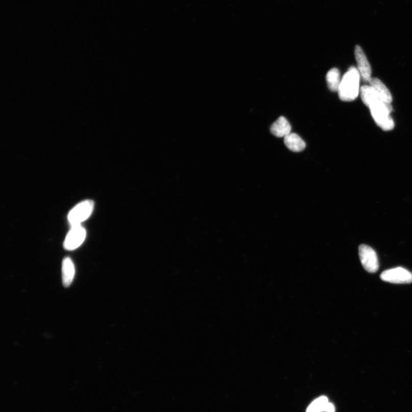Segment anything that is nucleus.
Here are the masks:
<instances>
[{
    "label": "nucleus",
    "mask_w": 412,
    "mask_h": 412,
    "mask_svg": "<svg viewBox=\"0 0 412 412\" xmlns=\"http://www.w3.org/2000/svg\"><path fill=\"white\" fill-rule=\"evenodd\" d=\"M360 78V74L357 68L352 66L348 69L342 79L338 90L341 100L350 102L357 98L360 91L359 89Z\"/></svg>",
    "instance_id": "1"
},
{
    "label": "nucleus",
    "mask_w": 412,
    "mask_h": 412,
    "mask_svg": "<svg viewBox=\"0 0 412 412\" xmlns=\"http://www.w3.org/2000/svg\"><path fill=\"white\" fill-rule=\"evenodd\" d=\"M369 108L374 120L381 129L385 131L394 129L395 123L390 115L392 111L391 104L378 101Z\"/></svg>",
    "instance_id": "2"
},
{
    "label": "nucleus",
    "mask_w": 412,
    "mask_h": 412,
    "mask_svg": "<svg viewBox=\"0 0 412 412\" xmlns=\"http://www.w3.org/2000/svg\"><path fill=\"white\" fill-rule=\"evenodd\" d=\"M94 202L86 200L80 202L70 211L68 220L71 226L81 225L91 215L93 210Z\"/></svg>",
    "instance_id": "3"
},
{
    "label": "nucleus",
    "mask_w": 412,
    "mask_h": 412,
    "mask_svg": "<svg viewBox=\"0 0 412 412\" xmlns=\"http://www.w3.org/2000/svg\"><path fill=\"white\" fill-rule=\"evenodd\" d=\"M359 257L361 263L366 271L374 273L378 271L379 268L377 255L375 250L366 245L359 246Z\"/></svg>",
    "instance_id": "4"
},
{
    "label": "nucleus",
    "mask_w": 412,
    "mask_h": 412,
    "mask_svg": "<svg viewBox=\"0 0 412 412\" xmlns=\"http://www.w3.org/2000/svg\"><path fill=\"white\" fill-rule=\"evenodd\" d=\"M86 230L81 225L72 226L64 243V248L67 250H74L80 247L86 237Z\"/></svg>",
    "instance_id": "5"
},
{
    "label": "nucleus",
    "mask_w": 412,
    "mask_h": 412,
    "mask_svg": "<svg viewBox=\"0 0 412 412\" xmlns=\"http://www.w3.org/2000/svg\"><path fill=\"white\" fill-rule=\"evenodd\" d=\"M382 281L397 284L412 282V274L404 268H396L387 270L380 276Z\"/></svg>",
    "instance_id": "6"
},
{
    "label": "nucleus",
    "mask_w": 412,
    "mask_h": 412,
    "mask_svg": "<svg viewBox=\"0 0 412 412\" xmlns=\"http://www.w3.org/2000/svg\"><path fill=\"white\" fill-rule=\"evenodd\" d=\"M355 58L357 63L358 70L360 74L361 78L364 82L370 83L372 70L370 64L367 58L362 49L359 45H356L354 50Z\"/></svg>",
    "instance_id": "7"
},
{
    "label": "nucleus",
    "mask_w": 412,
    "mask_h": 412,
    "mask_svg": "<svg viewBox=\"0 0 412 412\" xmlns=\"http://www.w3.org/2000/svg\"><path fill=\"white\" fill-rule=\"evenodd\" d=\"M291 130L290 123L283 116L279 117L271 127L272 134L278 137H285L291 133Z\"/></svg>",
    "instance_id": "8"
},
{
    "label": "nucleus",
    "mask_w": 412,
    "mask_h": 412,
    "mask_svg": "<svg viewBox=\"0 0 412 412\" xmlns=\"http://www.w3.org/2000/svg\"><path fill=\"white\" fill-rule=\"evenodd\" d=\"M369 83H370V86L375 90L380 101L388 104L392 103V94L380 80L377 78H372Z\"/></svg>",
    "instance_id": "9"
},
{
    "label": "nucleus",
    "mask_w": 412,
    "mask_h": 412,
    "mask_svg": "<svg viewBox=\"0 0 412 412\" xmlns=\"http://www.w3.org/2000/svg\"><path fill=\"white\" fill-rule=\"evenodd\" d=\"M75 269L72 260L66 257L62 263V281L64 287H68L72 283L75 277Z\"/></svg>",
    "instance_id": "10"
},
{
    "label": "nucleus",
    "mask_w": 412,
    "mask_h": 412,
    "mask_svg": "<svg viewBox=\"0 0 412 412\" xmlns=\"http://www.w3.org/2000/svg\"><path fill=\"white\" fill-rule=\"evenodd\" d=\"M284 143L287 148L293 152H301L306 148L304 140L295 133H290L284 137Z\"/></svg>",
    "instance_id": "11"
},
{
    "label": "nucleus",
    "mask_w": 412,
    "mask_h": 412,
    "mask_svg": "<svg viewBox=\"0 0 412 412\" xmlns=\"http://www.w3.org/2000/svg\"><path fill=\"white\" fill-rule=\"evenodd\" d=\"M361 97L363 103L368 107L372 105L373 104L381 101L377 96L375 90L369 85H363L360 88Z\"/></svg>",
    "instance_id": "12"
},
{
    "label": "nucleus",
    "mask_w": 412,
    "mask_h": 412,
    "mask_svg": "<svg viewBox=\"0 0 412 412\" xmlns=\"http://www.w3.org/2000/svg\"><path fill=\"white\" fill-rule=\"evenodd\" d=\"M327 84L330 90L333 92H338L342 78L337 68L331 69L326 75Z\"/></svg>",
    "instance_id": "13"
},
{
    "label": "nucleus",
    "mask_w": 412,
    "mask_h": 412,
    "mask_svg": "<svg viewBox=\"0 0 412 412\" xmlns=\"http://www.w3.org/2000/svg\"><path fill=\"white\" fill-rule=\"evenodd\" d=\"M329 402L328 398L321 396L315 400L309 406L306 412H322L325 411V407Z\"/></svg>",
    "instance_id": "14"
},
{
    "label": "nucleus",
    "mask_w": 412,
    "mask_h": 412,
    "mask_svg": "<svg viewBox=\"0 0 412 412\" xmlns=\"http://www.w3.org/2000/svg\"><path fill=\"white\" fill-rule=\"evenodd\" d=\"M325 412H335L334 405L329 402L325 407Z\"/></svg>",
    "instance_id": "15"
}]
</instances>
